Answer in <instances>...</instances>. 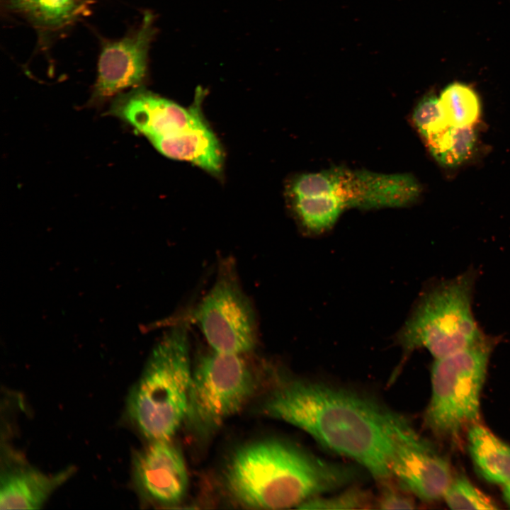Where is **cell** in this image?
I'll list each match as a JSON object with an SVG mask.
<instances>
[{
	"label": "cell",
	"instance_id": "7a4b0ae2",
	"mask_svg": "<svg viewBox=\"0 0 510 510\" xmlns=\"http://www.w3.org/2000/svg\"><path fill=\"white\" fill-rule=\"evenodd\" d=\"M356 470L334 463L280 439L253 442L239 448L224 475L228 492L254 509L299 506L306 500L349 484Z\"/></svg>",
	"mask_w": 510,
	"mask_h": 510
},
{
	"label": "cell",
	"instance_id": "2e32d148",
	"mask_svg": "<svg viewBox=\"0 0 510 510\" xmlns=\"http://www.w3.org/2000/svg\"><path fill=\"white\" fill-rule=\"evenodd\" d=\"M6 3L11 11L43 30L61 28L79 13L76 0H6Z\"/></svg>",
	"mask_w": 510,
	"mask_h": 510
},
{
	"label": "cell",
	"instance_id": "ac0fdd59",
	"mask_svg": "<svg viewBox=\"0 0 510 510\" xmlns=\"http://www.w3.org/2000/svg\"><path fill=\"white\" fill-rule=\"evenodd\" d=\"M438 98L449 125L472 126L477 120L480 113V101L470 86L454 82L443 89Z\"/></svg>",
	"mask_w": 510,
	"mask_h": 510
},
{
	"label": "cell",
	"instance_id": "52a82bcc",
	"mask_svg": "<svg viewBox=\"0 0 510 510\" xmlns=\"http://www.w3.org/2000/svg\"><path fill=\"white\" fill-rule=\"evenodd\" d=\"M421 188L407 174H382L334 167L301 174L289 188L290 198L327 196L343 209L404 207L414 202Z\"/></svg>",
	"mask_w": 510,
	"mask_h": 510
},
{
	"label": "cell",
	"instance_id": "7402d4cb",
	"mask_svg": "<svg viewBox=\"0 0 510 510\" xmlns=\"http://www.w3.org/2000/svg\"><path fill=\"white\" fill-rule=\"evenodd\" d=\"M383 489L378 500V507L381 509H412L414 501L404 493L395 489L388 483L383 484Z\"/></svg>",
	"mask_w": 510,
	"mask_h": 510
},
{
	"label": "cell",
	"instance_id": "8992f818",
	"mask_svg": "<svg viewBox=\"0 0 510 510\" xmlns=\"http://www.w3.org/2000/svg\"><path fill=\"white\" fill-rule=\"evenodd\" d=\"M254 385L243 355L205 353L193 368L185 421L199 436H210L244 406Z\"/></svg>",
	"mask_w": 510,
	"mask_h": 510
},
{
	"label": "cell",
	"instance_id": "603a6c76",
	"mask_svg": "<svg viewBox=\"0 0 510 510\" xmlns=\"http://www.w3.org/2000/svg\"><path fill=\"white\" fill-rule=\"evenodd\" d=\"M503 495L504 499L510 506V481L506 484H504Z\"/></svg>",
	"mask_w": 510,
	"mask_h": 510
},
{
	"label": "cell",
	"instance_id": "5bb4252c",
	"mask_svg": "<svg viewBox=\"0 0 510 510\" xmlns=\"http://www.w3.org/2000/svg\"><path fill=\"white\" fill-rule=\"evenodd\" d=\"M151 142L169 158L191 162L214 174H220L222 170V149L205 120L177 135Z\"/></svg>",
	"mask_w": 510,
	"mask_h": 510
},
{
	"label": "cell",
	"instance_id": "4fadbf2b",
	"mask_svg": "<svg viewBox=\"0 0 510 510\" xmlns=\"http://www.w3.org/2000/svg\"><path fill=\"white\" fill-rule=\"evenodd\" d=\"M0 475L1 509H39L72 475V469L47 475L16 455H6Z\"/></svg>",
	"mask_w": 510,
	"mask_h": 510
},
{
	"label": "cell",
	"instance_id": "7c38bea8",
	"mask_svg": "<svg viewBox=\"0 0 510 510\" xmlns=\"http://www.w3.org/2000/svg\"><path fill=\"white\" fill-rule=\"evenodd\" d=\"M390 468L403 487L427 501L443 497L453 479L448 462L416 431L399 441Z\"/></svg>",
	"mask_w": 510,
	"mask_h": 510
},
{
	"label": "cell",
	"instance_id": "8fae6325",
	"mask_svg": "<svg viewBox=\"0 0 510 510\" xmlns=\"http://www.w3.org/2000/svg\"><path fill=\"white\" fill-rule=\"evenodd\" d=\"M110 113L129 123L150 142L177 135L204 121L198 106L187 109L142 89L117 97Z\"/></svg>",
	"mask_w": 510,
	"mask_h": 510
},
{
	"label": "cell",
	"instance_id": "44dd1931",
	"mask_svg": "<svg viewBox=\"0 0 510 510\" xmlns=\"http://www.w3.org/2000/svg\"><path fill=\"white\" fill-rule=\"evenodd\" d=\"M368 495L358 489H351L339 494L310 498L298 508L307 509H356L368 507Z\"/></svg>",
	"mask_w": 510,
	"mask_h": 510
},
{
	"label": "cell",
	"instance_id": "9c48e42d",
	"mask_svg": "<svg viewBox=\"0 0 510 510\" xmlns=\"http://www.w3.org/2000/svg\"><path fill=\"white\" fill-rule=\"evenodd\" d=\"M132 479L142 499L162 506L178 504L188 486L185 460L171 439L150 441L134 454Z\"/></svg>",
	"mask_w": 510,
	"mask_h": 510
},
{
	"label": "cell",
	"instance_id": "e0dca14e",
	"mask_svg": "<svg viewBox=\"0 0 510 510\" xmlns=\"http://www.w3.org/2000/svg\"><path fill=\"white\" fill-rule=\"evenodd\" d=\"M426 141L431 154L440 164L453 167L470 156L476 143V134L472 126L448 125Z\"/></svg>",
	"mask_w": 510,
	"mask_h": 510
},
{
	"label": "cell",
	"instance_id": "9a60e30c",
	"mask_svg": "<svg viewBox=\"0 0 510 510\" xmlns=\"http://www.w3.org/2000/svg\"><path fill=\"white\" fill-rule=\"evenodd\" d=\"M468 441L474 464L486 480L501 484L510 481V446L477 423L468 429Z\"/></svg>",
	"mask_w": 510,
	"mask_h": 510
},
{
	"label": "cell",
	"instance_id": "ba28073f",
	"mask_svg": "<svg viewBox=\"0 0 510 510\" xmlns=\"http://www.w3.org/2000/svg\"><path fill=\"white\" fill-rule=\"evenodd\" d=\"M191 318L212 349L217 352L244 355L256 344L258 329L254 310L229 266L222 267L212 288L192 311Z\"/></svg>",
	"mask_w": 510,
	"mask_h": 510
},
{
	"label": "cell",
	"instance_id": "5b68a950",
	"mask_svg": "<svg viewBox=\"0 0 510 510\" xmlns=\"http://www.w3.org/2000/svg\"><path fill=\"white\" fill-rule=\"evenodd\" d=\"M494 341L484 336L465 349L435 359L424 420L436 436L455 438L477 422L480 392Z\"/></svg>",
	"mask_w": 510,
	"mask_h": 510
},
{
	"label": "cell",
	"instance_id": "d6986e66",
	"mask_svg": "<svg viewBox=\"0 0 510 510\" xmlns=\"http://www.w3.org/2000/svg\"><path fill=\"white\" fill-rule=\"evenodd\" d=\"M443 497L452 509H497L484 493L463 476L453 478Z\"/></svg>",
	"mask_w": 510,
	"mask_h": 510
},
{
	"label": "cell",
	"instance_id": "30bf717a",
	"mask_svg": "<svg viewBox=\"0 0 510 510\" xmlns=\"http://www.w3.org/2000/svg\"><path fill=\"white\" fill-rule=\"evenodd\" d=\"M154 35V16L146 12L136 31L103 46L98 61L94 98H106L142 84L147 75L148 52Z\"/></svg>",
	"mask_w": 510,
	"mask_h": 510
},
{
	"label": "cell",
	"instance_id": "6da1fadb",
	"mask_svg": "<svg viewBox=\"0 0 510 510\" xmlns=\"http://www.w3.org/2000/svg\"><path fill=\"white\" fill-rule=\"evenodd\" d=\"M262 410L355 460L381 484L393 478L391 462L399 441L414 431L402 416L373 399L307 380L284 379Z\"/></svg>",
	"mask_w": 510,
	"mask_h": 510
},
{
	"label": "cell",
	"instance_id": "ffe728a7",
	"mask_svg": "<svg viewBox=\"0 0 510 510\" xmlns=\"http://www.w3.org/2000/svg\"><path fill=\"white\" fill-rule=\"evenodd\" d=\"M412 119L415 127L426 140L448 125L438 97L432 94L424 97L419 102L414 110Z\"/></svg>",
	"mask_w": 510,
	"mask_h": 510
},
{
	"label": "cell",
	"instance_id": "277c9868",
	"mask_svg": "<svg viewBox=\"0 0 510 510\" xmlns=\"http://www.w3.org/2000/svg\"><path fill=\"white\" fill-rule=\"evenodd\" d=\"M475 281L470 270L428 289L397 336L404 351L424 348L437 359L481 340L484 335L472 311Z\"/></svg>",
	"mask_w": 510,
	"mask_h": 510
},
{
	"label": "cell",
	"instance_id": "3957f363",
	"mask_svg": "<svg viewBox=\"0 0 510 510\" xmlns=\"http://www.w3.org/2000/svg\"><path fill=\"white\" fill-rule=\"evenodd\" d=\"M192 372L187 328L176 325L154 350L127 399L129 419L149 441L171 439L185 421Z\"/></svg>",
	"mask_w": 510,
	"mask_h": 510
}]
</instances>
